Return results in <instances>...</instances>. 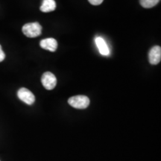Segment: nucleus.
<instances>
[{"label": "nucleus", "mask_w": 161, "mask_h": 161, "mask_svg": "<svg viewBox=\"0 0 161 161\" xmlns=\"http://www.w3.org/2000/svg\"><path fill=\"white\" fill-rule=\"evenodd\" d=\"M40 45L43 49L49 52H55L58 49V42L54 38H46L40 41Z\"/></svg>", "instance_id": "423d86ee"}, {"label": "nucleus", "mask_w": 161, "mask_h": 161, "mask_svg": "<svg viewBox=\"0 0 161 161\" xmlns=\"http://www.w3.org/2000/svg\"><path fill=\"white\" fill-rule=\"evenodd\" d=\"M56 8V3L55 0H43L40 6V11L44 13H48L55 11Z\"/></svg>", "instance_id": "6e6552de"}, {"label": "nucleus", "mask_w": 161, "mask_h": 161, "mask_svg": "<svg viewBox=\"0 0 161 161\" xmlns=\"http://www.w3.org/2000/svg\"><path fill=\"white\" fill-rule=\"evenodd\" d=\"M23 32L28 37H37L41 35L42 26L38 23H30L23 25Z\"/></svg>", "instance_id": "f03ea898"}, {"label": "nucleus", "mask_w": 161, "mask_h": 161, "mask_svg": "<svg viewBox=\"0 0 161 161\" xmlns=\"http://www.w3.org/2000/svg\"><path fill=\"white\" fill-rule=\"evenodd\" d=\"M17 96L20 100L23 101L25 104L31 105L35 103V97L32 92L29 90L26 89L25 87H22L18 90Z\"/></svg>", "instance_id": "20e7f679"}, {"label": "nucleus", "mask_w": 161, "mask_h": 161, "mask_svg": "<svg viewBox=\"0 0 161 161\" xmlns=\"http://www.w3.org/2000/svg\"><path fill=\"white\" fill-rule=\"evenodd\" d=\"M95 42L100 54L104 56H108L110 55V49L106 41L102 37H96Z\"/></svg>", "instance_id": "0eeeda50"}, {"label": "nucleus", "mask_w": 161, "mask_h": 161, "mask_svg": "<svg viewBox=\"0 0 161 161\" xmlns=\"http://www.w3.org/2000/svg\"><path fill=\"white\" fill-rule=\"evenodd\" d=\"M88 1L92 5H99L102 3L104 0H88Z\"/></svg>", "instance_id": "9d476101"}, {"label": "nucleus", "mask_w": 161, "mask_h": 161, "mask_svg": "<svg viewBox=\"0 0 161 161\" xmlns=\"http://www.w3.org/2000/svg\"><path fill=\"white\" fill-rule=\"evenodd\" d=\"M41 82L46 90H51L55 87L56 84H57V78L53 73L50 72H46L42 75Z\"/></svg>", "instance_id": "7ed1b4c3"}, {"label": "nucleus", "mask_w": 161, "mask_h": 161, "mask_svg": "<svg viewBox=\"0 0 161 161\" xmlns=\"http://www.w3.org/2000/svg\"><path fill=\"white\" fill-rule=\"evenodd\" d=\"M68 103L76 109H85L90 104V99L86 96H72L68 99Z\"/></svg>", "instance_id": "f257e3e1"}, {"label": "nucleus", "mask_w": 161, "mask_h": 161, "mask_svg": "<svg viewBox=\"0 0 161 161\" xmlns=\"http://www.w3.org/2000/svg\"><path fill=\"white\" fill-rule=\"evenodd\" d=\"M5 53H4V52L3 51L2 46H0V62L3 61V60H5Z\"/></svg>", "instance_id": "9b49d317"}, {"label": "nucleus", "mask_w": 161, "mask_h": 161, "mask_svg": "<svg viewBox=\"0 0 161 161\" xmlns=\"http://www.w3.org/2000/svg\"><path fill=\"white\" fill-rule=\"evenodd\" d=\"M160 0H140V5L145 8H151L158 4Z\"/></svg>", "instance_id": "1a4fd4ad"}, {"label": "nucleus", "mask_w": 161, "mask_h": 161, "mask_svg": "<svg viewBox=\"0 0 161 161\" xmlns=\"http://www.w3.org/2000/svg\"><path fill=\"white\" fill-rule=\"evenodd\" d=\"M148 60L152 65H157L161 60V48L159 46H155L151 49L148 53Z\"/></svg>", "instance_id": "39448f33"}]
</instances>
